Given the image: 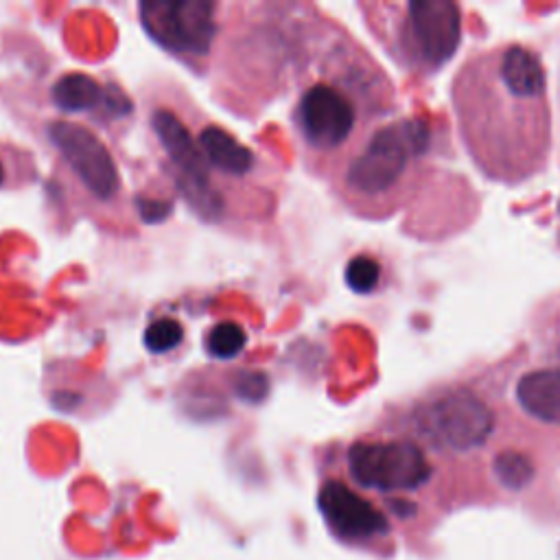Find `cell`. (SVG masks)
<instances>
[{
  "label": "cell",
  "instance_id": "obj_9",
  "mask_svg": "<svg viewBox=\"0 0 560 560\" xmlns=\"http://www.w3.org/2000/svg\"><path fill=\"white\" fill-rule=\"evenodd\" d=\"M226 9L228 5L202 3V0H184V3L158 0L138 7L140 25L149 38L195 73H202L210 64L221 31L228 25Z\"/></svg>",
  "mask_w": 560,
  "mask_h": 560
},
{
  "label": "cell",
  "instance_id": "obj_8",
  "mask_svg": "<svg viewBox=\"0 0 560 560\" xmlns=\"http://www.w3.org/2000/svg\"><path fill=\"white\" fill-rule=\"evenodd\" d=\"M350 480L377 493H414L423 488L434 466L429 449L403 420L392 429L353 440L346 449Z\"/></svg>",
  "mask_w": 560,
  "mask_h": 560
},
{
  "label": "cell",
  "instance_id": "obj_14",
  "mask_svg": "<svg viewBox=\"0 0 560 560\" xmlns=\"http://www.w3.org/2000/svg\"><path fill=\"white\" fill-rule=\"evenodd\" d=\"M248 333L235 320H221L215 322L204 335L206 355L221 361L237 359L245 348H248Z\"/></svg>",
  "mask_w": 560,
  "mask_h": 560
},
{
  "label": "cell",
  "instance_id": "obj_12",
  "mask_svg": "<svg viewBox=\"0 0 560 560\" xmlns=\"http://www.w3.org/2000/svg\"><path fill=\"white\" fill-rule=\"evenodd\" d=\"M318 508L326 525L344 539H370L388 532V519L383 512L340 480L322 484Z\"/></svg>",
  "mask_w": 560,
  "mask_h": 560
},
{
  "label": "cell",
  "instance_id": "obj_15",
  "mask_svg": "<svg viewBox=\"0 0 560 560\" xmlns=\"http://www.w3.org/2000/svg\"><path fill=\"white\" fill-rule=\"evenodd\" d=\"M383 263L375 254L361 252L348 259L344 267V283L357 296H372L383 287Z\"/></svg>",
  "mask_w": 560,
  "mask_h": 560
},
{
  "label": "cell",
  "instance_id": "obj_11",
  "mask_svg": "<svg viewBox=\"0 0 560 560\" xmlns=\"http://www.w3.org/2000/svg\"><path fill=\"white\" fill-rule=\"evenodd\" d=\"M504 407L536 429L560 431V368L530 361L504 368Z\"/></svg>",
  "mask_w": 560,
  "mask_h": 560
},
{
  "label": "cell",
  "instance_id": "obj_3",
  "mask_svg": "<svg viewBox=\"0 0 560 560\" xmlns=\"http://www.w3.org/2000/svg\"><path fill=\"white\" fill-rule=\"evenodd\" d=\"M289 123L305 169L329 180L372 127L399 114L383 68L348 33H324L296 73Z\"/></svg>",
  "mask_w": 560,
  "mask_h": 560
},
{
  "label": "cell",
  "instance_id": "obj_5",
  "mask_svg": "<svg viewBox=\"0 0 560 560\" xmlns=\"http://www.w3.org/2000/svg\"><path fill=\"white\" fill-rule=\"evenodd\" d=\"M359 9L372 38L412 77H436L462 49L464 9L451 0H385Z\"/></svg>",
  "mask_w": 560,
  "mask_h": 560
},
{
  "label": "cell",
  "instance_id": "obj_1",
  "mask_svg": "<svg viewBox=\"0 0 560 560\" xmlns=\"http://www.w3.org/2000/svg\"><path fill=\"white\" fill-rule=\"evenodd\" d=\"M458 138L484 180L521 186L550 169V75L532 46L499 42L471 53L451 79Z\"/></svg>",
  "mask_w": 560,
  "mask_h": 560
},
{
  "label": "cell",
  "instance_id": "obj_2",
  "mask_svg": "<svg viewBox=\"0 0 560 560\" xmlns=\"http://www.w3.org/2000/svg\"><path fill=\"white\" fill-rule=\"evenodd\" d=\"M147 121L175 189L206 224L239 235L274 217L278 189L270 162L178 88L149 97Z\"/></svg>",
  "mask_w": 560,
  "mask_h": 560
},
{
  "label": "cell",
  "instance_id": "obj_13",
  "mask_svg": "<svg viewBox=\"0 0 560 560\" xmlns=\"http://www.w3.org/2000/svg\"><path fill=\"white\" fill-rule=\"evenodd\" d=\"M528 359L560 368V289L534 305L528 318Z\"/></svg>",
  "mask_w": 560,
  "mask_h": 560
},
{
  "label": "cell",
  "instance_id": "obj_19",
  "mask_svg": "<svg viewBox=\"0 0 560 560\" xmlns=\"http://www.w3.org/2000/svg\"><path fill=\"white\" fill-rule=\"evenodd\" d=\"M558 108H560V75H558Z\"/></svg>",
  "mask_w": 560,
  "mask_h": 560
},
{
  "label": "cell",
  "instance_id": "obj_17",
  "mask_svg": "<svg viewBox=\"0 0 560 560\" xmlns=\"http://www.w3.org/2000/svg\"><path fill=\"white\" fill-rule=\"evenodd\" d=\"M33 162L25 151L16 149L14 145L0 143V191L14 189L31 180Z\"/></svg>",
  "mask_w": 560,
  "mask_h": 560
},
{
  "label": "cell",
  "instance_id": "obj_18",
  "mask_svg": "<svg viewBox=\"0 0 560 560\" xmlns=\"http://www.w3.org/2000/svg\"><path fill=\"white\" fill-rule=\"evenodd\" d=\"M495 475L506 488H523L530 484L534 475V466L528 455L517 451H504L495 458Z\"/></svg>",
  "mask_w": 560,
  "mask_h": 560
},
{
  "label": "cell",
  "instance_id": "obj_7",
  "mask_svg": "<svg viewBox=\"0 0 560 560\" xmlns=\"http://www.w3.org/2000/svg\"><path fill=\"white\" fill-rule=\"evenodd\" d=\"M97 125L68 116H51L42 123L44 143L51 147L64 182L79 193L92 213L121 217L125 189L110 145L97 134Z\"/></svg>",
  "mask_w": 560,
  "mask_h": 560
},
{
  "label": "cell",
  "instance_id": "obj_10",
  "mask_svg": "<svg viewBox=\"0 0 560 560\" xmlns=\"http://www.w3.org/2000/svg\"><path fill=\"white\" fill-rule=\"evenodd\" d=\"M51 103L68 119L79 116L86 123L108 127L112 134L134 112L132 101L119 86L105 84L84 70H68L57 77L51 86Z\"/></svg>",
  "mask_w": 560,
  "mask_h": 560
},
{
  "label": "cell",
  "instance_id": "obj_6",
  "mask_svg": "<svg viewBox=\"0 0 560 560\" xmlns=\"http://www.w3.org/2000/svg\"><path fill=\"white\" fill-rule=\"evenodd\" d=\"M504 407V368L477 379H453L425 390L407 407L403 423L427 449L473 453L497 434Z\"/></svg>",
  "mask_w": 560,
  "mask_h": 560
},
{
  "label": "cell",
  "instance_id": "obj_16",
  "mask_svg": "<svg viewBox=\"0 0 560 560\" xmlns=\"http://www.w3.org/2000/svg\"><path fill=\"white\" fill-rule=\"evenodd\" d=\"M184 342V326L175 318H156L147 324L143 344L149 355H167Z\"/></svg>",
  "mask_w": 560,
  "mask_h": 560
},
{
  "label": "cell",
  "instance_id": "obj_4",
  "mask_svg": "<svg viewBox=\"0 0 560 560\" xmlns=\"http://www.w3.org/2000/svg\"><path fill=\"white\" fill-rule=\"evenodd\" d=\"M431 149L434 134L425 119L394 114L359 140L326 184L355 217L390 219L407 206L423 182Z\"/></svg>",
  "mask_w": 560,
  "mask_h": 560
}]
</instances>
